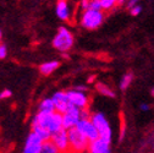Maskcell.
<instances>
[{"instance_id":"6da1fadb","label":"cell","mask_w":154,"mask_h":153,"mask_svg":"<svg viewBox=\"0 0 154 153\" xmlns=\"http://www.w3.org/2000/svg\"><path fill=\"white\" fill-rule=\"evenodd\" d=\"M33 129H43V130H47L50 135H53V133L63 129L61 114L56 111L50 114L37 113L32 119V130Z\"/></svg>"},{"instance_id":"7a4b0ae2","label":"cell","mask_w":154,"mask_h":153,"mask_svg":"<svg viewBox=\"0 0 154 153\" xmlns=\"http://www.w3.org/2000/svg\"><path fill=\"white\" fill-rule=\"evenodd\" d=\"M91 121L93 123L94 127L98 131V136L102 140H105L108 142H111L112 140V130L110 126L109 120L102 111H94L89 115Z\"/></svg>"},{"instance_id":"3957f363","label":"cell","mask_w":154,"mask_h":153,"mask_svg":"<svg viewBox=\"0 0 154 153\" xmlns=\"http://www.w3.org/2000/svg\"><path fill=\"white\" fill-rule=\"evenodd\" d=\"M105 15L102 10H85L81 16V26L86 30H97L104 22Z\"/></svg>"},{"instance_id":"277c9868","label":"cell","mask_w":154,"mask_h":153,"mask_svg":"<svg viewBox=\"0 0 154 153\" xmlns=\"http://www.w3.org/2000/svg\"><path fill=\"white\" fill-rule=\"evenodd\" d=\"M73 36L71 31L66 27H60L57 30V33L55 34L53 39V47L59 52H69L73 45Z\"/></svg>"},{"instance_id":"5b68a950","label":"cell","mask_w":154,"mask_h":153,"mask_svg":"<svg viewBox=\"0 0 154 153\" xmlns=\"http://www.w3.org/2000/svg\"><path fill=\"white\" fill-rule=\"evenodd\" d=\"M66 131H67L70 151H73L75 153H83L88 149V145H89L88 140L76 127L69 129Z\"/></svg>"},{"instance_id":"8992f818","label":"cell","mask_w":154,"mask_h":153,"mask_svg":"<svg viewBox=\"0 0 154 153\" xmlns=\"http://www.w3.org/2000/svg\"><path fill=\"white\" fill-rule=\"evenodd\" d=\"M67 93V98L70 102V105L75 107V108H79L81 110L87 109L89 105V97L86 92H81V91H77V89H70L66 91Z\"/></svg>"},{"instance_id":"52a82bcc","label":"cell","mask_w":154,"mask_h":153,"mask_svg":"<svg viewBox=\"0 0 154 153\" xmlns=\"http://www.w3.org/2000/svg\"><path fill=\"white\" fill-rule=\"evenodd\" d=\"M75 127L88 140V142H92V141H95L97 139H99L98 131L94 127V125L89 118H82L79 123H77V125Z\"/></svg>"},{"instance_id":"ba28073f","label":"cell","mask_w":154,"mask_h":153,"mask_svg":"<svg viewBox=\"0 0 154 153\" xmlns=\"http://www.w3.org/2000/svg\"><path fill=\"white\" fill-rule=\"evenodd\" d=\"M81 111H82L81 109L70 105L69 109L64 114H61V117H63V129L69 130V129L75 127L77 125V123L81 120Z\"/></svg>"},{"instance_id":"9c48e42d","label":"cell","mask_w":154,"mask_h":153,"mask_svg":"<svg viewBox=\"0 0 154 153\" xmlns=\"http://www.w3.org/2000/svg\"><path fill=\"white\" fill-rule=\"evenodd\" d=\"M50 141L54 143V146L59 149L60 153H69L70 152V145L67 139V131L65 129H61L57 132L53 133L50 136Z\"/></svg>"},{"instance_id":"30bf717a","label":"cell","mask_w":154,"mask_h":153,"mask_svg":"<svg viewBox=\"0 0 154 153\" xmlns=\"http://www.w3.org/2000/svg\"><path fill=\"white\" fill-rule=\"evenodd\" d=\"M50 98H51V101H53V104H54V108H55V111H56V113L64 114V113L69 109L70 102H69V98H67L66 91L55 92Z\"/></svg>"},{"instance_id":"8fae6325","label":"cell","mask_w":154,"mask_h":153,"mask_svg":"<svg viewBox=\"0 0 154 153\" xmlns=\"http://www.w3.org/2000/svg\"><path fill=\"white\" fill-rule=\"evenodd\" d=\"M42 143H43V141L38 137L34 132L31 131L29 135L26 139V141H25L22 153H41Z\"/></svg>"},{"instance_id":"7c38bea8","label":"cell","mask_w":154,"mask_h":153,"mask_svg":"<svg viewBox=\"0 0 154 153\" xmlns=\"http://www.w3.org/2000/svg\"><path fill=\"white\" fill-rule=\"evenodd\" d=\"M56 16L61 21H70L72 18L71 5L67 0H57L56 3Z\"/></svg>"},{"instance_id":"4fadbf2b","label":"cell","mask_w":154,"mask_h":153,"mask_svg":"<svg viewBox=\"0 0 154 153\" xmlns=\"http://www.w3.org/2000/svg\"><path fill=\"white\" fill-rule=\"evenodd\" d=\"M89 153H111V142H108L102 139L89 142L88 149Z\"/></svg>"},{"instance_id":"5bb4252c","label":"cell","mask_w":154,"mask_h":153,"mask_svg":"<svg viewBox=\"0 0 154 153\" xmlns=\"http://www.w3.org/2000/svg\"><path fill=\"white\" fill-rule=\"evenodd\" d=\"M60 66V63L57 60H51V61H47V63H43L41 66H39V72L44 76H49L51 75L57 67Z\"/></svg>"},{"instance_id":"9a60e30c","label":"cell","mask_w":154,"mask_h":153,"mask_svg":"<svg viewBox=\"0 0 154 153\" xmlns=\"http://www.w3.org/2000/svg\"><path fill=\"white\" fill-rule=\"evenodd\" d=\"M54 111H55V108H54V104H53L51 98H44L39 103V105H38V113L50 114V113H54Z\"/></svg>"},{"instance_id":"2e32d148","label":"cell","mask_w":154,"mask_h":153,"mask_svg":"<svg viewBox=\"0 0 154 153\" xmlns=\"http://www.w3.org/2000/svg\"><path fill=\"white\" fill-rule=\"evenodd\" d=\"M95 89H97L102 95H105V97H110V98H114L115 97V92L106 83L97 82V83H95Z\"/></svg>"},{"instance_id":"e0dca14e","label":"cell","mask_w":154,"mask_h":153,"mask_svg":"<svg viewBox=\"0 0 154 153\" xmlns=\"http://www.w3.org/2000/svg\"><path fill=\"white\" fill-rule=\"evenodd\" d=\"M41 153H60V152L54 146V143L50 140H48V141H43Z\"/></svg>"},{"instance_id":"ac0fdd59","label":"cell","mask_w":154,"mask_h":153,"mask_svg":"<svg viewBox=\"0 0 154 153\" xmlns=\"http://www.w3.org/2000/svg\"><path fill=\"white\" fill-rule=\"evenodd\" d=\"M132 80H133L132 73H125L122 77H121V80H120V85H119V86H120V89H121V91L127 89V88L130 87Z\"/></svg>"},{"instance_id":"d6986e66","label":"cell","mask_w":154,"mask_h":153,"mask_svg":"<svg viewBox=\"0 0 154 153\" xmlns=\"http://www.w3.org/2000/svg\"><path fill=\"white\" fill-rule=\"evenodd\" d=\"M102 11H110L116 6V0H99Z\"/></svg>"},{"instance_id":"ffe728a7","label":"cell","mask_w":154,"mask_h":153,"mask_svg":"<svg viewBox=\"0 0 154 153\" xmlns=\"http://www.w3.org/2000/svg\"><path fill=\"white\" fill-rule=\"evenodd\" d=\"M88 9L89 10H102L100 9V4H99V0H89Z\"/></svg>"},{"instance_id":"44dd1931","label":"cell","mask_w":154,"mask_h":153,"mask_svg":"<svg viewBox=\"0 0 154 153\" xmlns=\"http://www.w3.org/2000/svg\"><path fill=\"white\" fill-rule=\"evenodd\" d=\"M130 10H131V15H132V16H138V15L142 12V6H141L140 4H137V5L132 6Z\"/></svg>"},{"instance_id":"7402d4cb","label":"cell","mask_w":154,"mask_h":153,"mask_svg":"<svg viewBox=\"0 0 154 153\" xmlns=\"http://www.w3.org/2000/svg\"><path fill=\"white\" fill-rule=\"evenodd\" d=\"M8 55V48L5 44L0 43V59H5Z\"/></svg>"},{"instance_id":"603a6c76","label":"cell","mask_w":154,"mask_h":153,"mask_svg":"<svg viewBox=\"0 0 154 153\" xmlns=\"http://www.w3.org/2000/svg\"><path fill=\"white\" fill-rule=\"evenodd\" d=\"M12 92L10 89H4L3 92H0V99H6V98H10L11 97Z\"/></svg>"},{"instance_id":"cb8c5ba5","label":"cell","mask_w":154,"mask_h":153,"mask_svg":"<svg viewBox=\"0 0 154 153\" xmlns=\"http://www.w3.org/2000/svg\"><path fill=\"white\" fill-rule=\"evenodd\" d=\"M88 4H89V0H81V2H80V5H81L82 11H85V10L88 9Z\"/></svg>"},{"instance_id":"d4e9b609","label":"cell","mask_w":154,"mask_h":153,"mask_svg":"<svg viewBox=\"0 0 154 153\" xmlns=\"http://www.w3.org/2000/svg\"><path fill=\"white\" fill-rule=\"evenodd\" d=\"M149 104H147V103H141L140 104V109L142 110V111H148L149 110Z\"/></svg>"},{"instance_id":"484cf974","label":"cell","mask_w":154,"mask_h":153,"mask_svg":"<svg viewBox=\"0 0 154 153\" xmlns=\"http://www.w3.org/2000/svg\"><path fill=\"white\" fill-rule=\"evenodd\" d=\"M138 4V0H127V6L131 9L132 6H134V5H137Z\"/></svg>"},{"instance_id":"4316f807","label":"cell","mask_w":154,"mask_h":153,"mask_svg":"<svg viewBox=\"0 0 154 153\" xmlns=\"http://www.w3.org/2000/svg\"><path fill=\"white\" fill-rule=\"evenodd\" d=\"M75 89L81 91V92H87V87H86V86H76V88H75Z\"/></svg>"},{"instance_id":"83f0119b","label":"cell","mask_w":154,"mask_h":153,"mask_svg":"<svg viewBox=\"0 0 154 153\" xmlns=\"http://www.w3.org/2000/svg\"><path fill=\"white\" fill-rule=\"evenodd\" d=\"M125 4H127V0H116V5H125Z\"/></svg>"},{"instance_id":"f1b7e54d","label":"cell","mask_w":154,"mask_h":153,"mask_svg":"<svg viewBox=\"0 0 154 153\" xmlns=\"http://www.w3.org/2000/svg\"><path fill=\"white\" fill-rule=\"evenodd\" d=\"M94 81V76H91V77L88 79V83H92Z\"/></svg>"},{"instance_id":"f546056e","label":"cell","mask_w":154,"mask_h":153,"mask_svg":"<svg viewBox=\"0 0 154 153\" xmlns=\"http://www.w3.org/2000/svg\"><path fill=\"white\" fill-rule=\"evenodd\" d=\"M2 38H3V32H2V30H0V43H2Z\"/></svg>"}]
</instances>
